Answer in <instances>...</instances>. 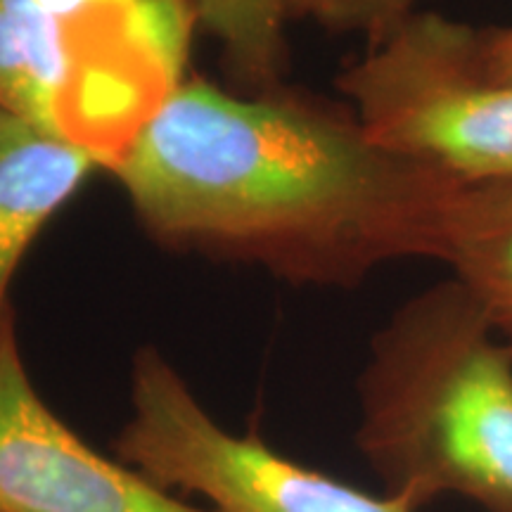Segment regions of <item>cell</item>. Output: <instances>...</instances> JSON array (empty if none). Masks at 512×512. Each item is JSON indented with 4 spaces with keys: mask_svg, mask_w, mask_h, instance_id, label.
<instances>
[{
    "mask_svg": "<svg viewBox=\"0 0 512 512\" xmlns=\"http://www.w3.org/2000/svg\"><path fill=\"white\" fill-rule=\"evenodd\" d=\"M112 171L164 247L299 287H356L392 261H439L458 188L370 138L354 112L204 79H185Z\"/></svg>",
    "mask_w": 512,
    "mask_h": 512,
    "instance_id": "1",
    "label": "cell"
},
{
    "mask_svg": "<svg viewBox=\"0 0 512 512\" xmlns=\"http://www.w3.org/2000/svg\"><path fill=\"white\" fill-rule=\"evenodd\" d=\"M356 399V448L384 494L512 512V349L456 278L375 332Z\"/></svg>",
    "mask_w": 512,
    "mask_h": 512,
    "instance_id": "2",
    "label": "cell"
},
{
    "mask_svg": "<svg viewBox=\"0 0 512 512\" xmlns=\"http://www.w3.org/2000/svg\"><path fill=\"white\" fill-rule=\"evenodd\" d=\"M337 88L377 143L458 185L512 183V83L482 29L415 12L347 64Z\"/></svg>",
    "mask_w": 512,
    "mask_h": 512,
    "instance_id": "3",
    "label": "cell"
},
{
    "mask_svg": "<svg viewBox=\"0 0 512 512\" xmlns=\"http://www.w3.org/2000/svg\"><path fill=\"white\" fill-rule=\"evenodd\" d=\"M112 453L214 512H418L399 496L370 494L297 463L256 432H230L152 344L133 354L128 418Z\"/></svg>",
    "mask_w": 512,
    "mask_h": 512,
    "instance_id": "4",
    "label": "cell"
},
{
    "mask_svg": "<svg viewBox=\"0 0 512 512\" xmlns=\"http://www.w3.org/2000/svg\"><path fill=\"white\" fill-rule=\"evenodd\" d=\"M74 62L67 140L112 169L185 81L192 0H38Z\"/></svg>",
    "mask_w": 512,
    "mask_h": 512,
    "instance_id": "5",
    "label": "cell"
},
{
    "mask_svg": "<svg viewBox=\"0 0 512 512\" xmlns=\"http://www.w3.org/2000/svg\"><path fill=\"white\" fill-rule=\"evenodd\" d=\"M0 512H214L105 456L48 406L0 320Z\"/></svg>",
    "mask_w": 512,
    "mask_h": 512,
    "instance_id": "6",
    "label": "cell"
},
{
    "mask_svg": "<svg viewBox=\"0 0 512 512\" xmlns=\"http://www.w3.org/2000/svg\"><path fill=\"white\" fill-rule=\"evenodd\" d=\"M95 169L91 152L0 110V320L24 256Z\"/></svg>",
    "mask_w": 512,
    "mask_h": 512,
    "instance_id": "7",
    "label": "cell"
},
{
    "mask_svg": "<svg viewBox=\"0 0 512 512\" xmlns=\"http://www.w3.org/2000/svg\"><path fill=\"white\" fill-rule=\"evenodd\" d=\"M74 62L38 0H0V110L67 140Z\"/></svg>",
    "mask_w": 512,
    "mask_h": 512,
    "instance_id": "8",
    "label": "cell"
},
{
    "mask_svg": "<svg viewBox=\"0 0 512 512\" xmlns=\"http://www.w3.org/2000/svg\"><path fill=\"white\" fill-rule=\"evenodd\" d=\"M439 261L512 349V183L453 190Z\"/></svg>",
    "mask_w": 512,
    "mask_h": 512,
    "instance_id": "9",
    "label": "cell"
},
{
    "mask_svg": "<svg viewBox=\"0 0 512 512\" xmlns=\"http://www.w3.org/2000/svg\"><path fill=\"white\" fill-rule=\"evenodd\" d=\"M192 10L197 24L221 46L230 74L249 93L280 88L290 0H192Z\"/></svg>",
    "mask_w": 512,
    "mask_h": 512,
    "instance_id": "10",
    "label": "cell"
},
{
    "mask_svg": "<svg viewBox=\"0 0 512 512\" xmlns=\"http://www.w3.org/2000/svg\"><path fill=\"white\" fill-rule=\"evenodd\" d=\"M422 0H290L292 19H309L339 34H363L368 43L413 17Z\"/></svg>",
    "mask_w": 512,
    "mask_h": 512,
    "instance_id": "11",
    "label": "cell"
},
{
    "mask_svg": "<svg viewBox=\"0 0 512 512\" xmlns=\"http://www.w3.org/2000/svg\"><path fill=\"white\" fill-rule=\"evenodd\" d=\"M482 48L491 72L512 83V24L482 29Z\"/></svg>",
    "mask_w": 512,
    "mask_h": 512,
    "instance_id": "12",
    "label": "cell"
}]
</instances>
